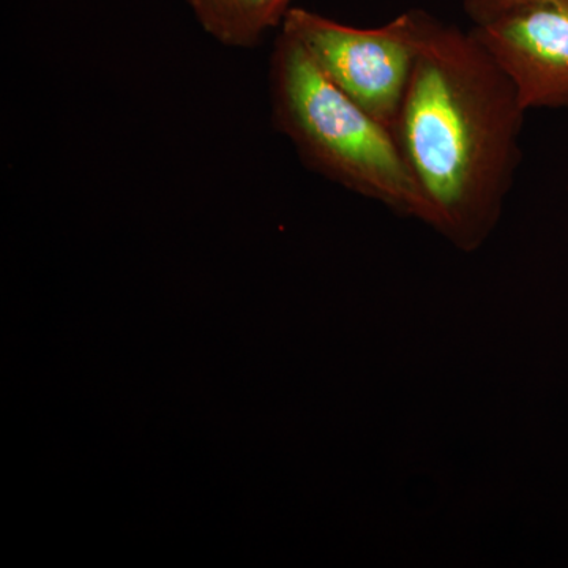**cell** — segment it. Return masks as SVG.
I'll return each instance as SVG.
<instances>
[{
  "label": "cell",
  "mask_w": 568,
  "mask_h": 568,
  "mask_svg": "<svg viewBox=\"0 0 568 568\" xmlns=\"http://www.w3.org/2000/svg\"><path fill=\"white\" fill-rule=\"evenodd\" d=\"M517 89L480 41L428 13L394 126L426 224L470 253L496 230L521 163Z\"/></svg>",
  "instance_id": "cell-1"
},
{
  "label": "cell",
  "mask_w": 568,
  "mask_h": 568,
  "mask_svg": "<svg viewBox=\"0 0 568 568\" xmlns=\"http://www.w3.org/2000/svg\"><path fill=\"white\" fill-rule=\"evenodd\" d=\"M272 122L310 171L426 224L428 209L390 129L328 80L283 29L268 63Z\"/></svg>",
  "instance_id": "cell-2"
},
{
  "label": "cell",
  "mask_w": 568,
  "mask_h": 568,
  "mask_svg": "<svg viewBox=\"0 0 568 568\" xmlns=\"http://www.w3.org/2000/svg\"><path fill=\"white\" fill-rule=\"evenodd\" d=\"M428 11L361 29L293 7L280 29L295 37L336 88L394 132Z\"/></svg>",
  "instance_id": "cell-3"
},
{
  "label": "cell",
  "mask_w": 568,
  "mask_h": 568,
  "mask_svg": "<svg viewBox=\"0 0 568 568\" xmlns=\"http://www.w3.org/2000/svg\"><path fill=\"white\" fill-rule=\"evenodd\" d=\"M470 32L514 82L526 111L568 108V0H518Z\"/></svg>",
  "instance_id": "cell-4"
},
{
  "label": "cell",
  "mask_w": 568,
  "mask_h": 568,
  "mask_svg": "<svg viewBox=\"0 0 568 568\" xmlns=\"http://www.w3.org/2000/svg\"><path fill=\"white\" fill-rule=\"evenodd\" d=\"M204 32L224 47L250 50L283 26L293 0H185Z\"/></svg>",
  "instance_id": "cell-5"
},
{
  "label": "cell",
  "mask_w": 568,
  "mask_h": 568,
  "mask_svg": "<svg viewBox=\"0 0 568 568\" xmlns=\"http://www.w3.org/2000/svg\"><path fill=\"white\" fill-rule=\"evenodd\" d=\"M518 0H463V7L473 26L484 24L506 11Z\"/></svg>",
  "instance_id": "cell-6"
}]
</instances>
